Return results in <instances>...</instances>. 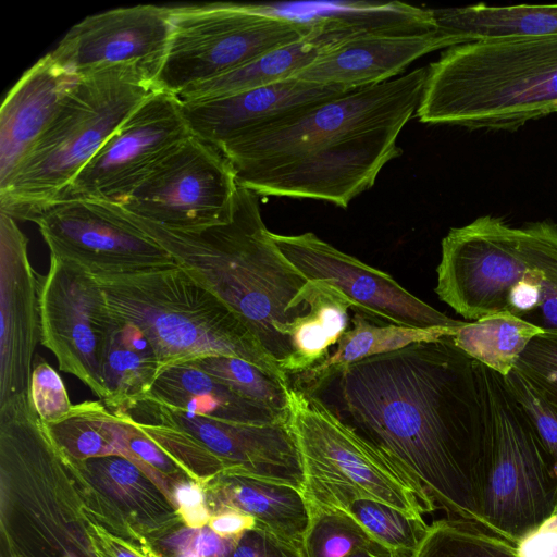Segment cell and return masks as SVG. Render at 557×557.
<instances>
[{"label": "cell", "mask_w": 557, "mask_h": 557, "mask_svg": "<svg viewBox=\"0 0 557 557\" xmlns=\"http://www.w3.org/2000/svg\"><path fill=\"white\" fill-rule=\"evenodd\" d=\"M223 496L232 510L251 516L256 528L304 548L310 509L301 491L238 475Z\"/></svg>", "instance_id": "cell-28"}, {"label": "cell", "mask_w": 557, "mask_h": 557, "mask_svg": "<svg viewBox=\"0 0 557 557\" xmlns=\"http://www.w3.org/2000/svg\"><path fill=\"white\" fill-rule=\"evenodd\" d=\"M112 318L102 366L101 401L115 413L148 395L162 367L152 344L136 325Z\"/></svg>", "instance_id": "cell-25"}, {"label": "cell", "mask_w": 557, "mask_h": 557, "mask_svg": "<svg viewBox=\"0 0 557 557\" xmlns=\"http://www.w3.org/2000/svg\"><path fill=\"white\" fill-rule=\"evenodd\" d=\"M454 46L438 29L422 35H360L325 51L295 77L354 90L393 79L420 57Z\"/></svg>", "instance_id": "cell-20"}, {"label": "cell", "mask_w": 557, "mask_h": 557, "mask_svg": "<svg viewBox=\"0 0 557 557\" xmlns=\"http://www.w3.org/2000/svg\"><path fill=\"white\" fill-rule=\"evenodd\" d=\"M27 243L15 220L0 212V408L28 394L41 341L45 276L32 267Z\"/></svg>", "instance_id": "cell-17"}, {"label": "cell", "mask_w": 557, "mask_h": 557, "mask_svg": "<svg viewBox=\"0 0 557 557\" xmlns=\"http://www.w3.org/2000/svg\"><path fill=\"white\" fill-rule=\"evenodd\" d=\"M174 499L189 528H202L210 521L209 511L203 505L202 492L196 484L178 485L174 492Z\"/></svg>", "instance_id": "cell-42"}, {"label": "cell", "mask_w": 557, "mask_h": 557, "mask_svg": "<svg viewBox=\"0 0 557 557\" xmlns=\"http://www.w3.org/2000/svg\"><path fill=\"white\" fill-rule=\"evenodd\" d=\"M515 369L557 411V334L533 337Z\"/></svg>", "instance_id": "cell-36"}, {"label": "cell", "mask_w": 557, "mask_h": 557, "mask_svg": "<svg viewBox=\"0 0 557 557\" xmlns=\"http://www.w3.org/2000/svg\"><path fill=\"white\" fill-rule=\"evenodd\" d=\"M422 123L515 131L557 114V35L471 41L428 66Z\"/></svg>", "instance_id": "cell-4"}, {"label": "cell", "mask_w": 557, "mask_h": 557, "mask_svg": "<svg viewBox=\"0 0 557 557\" xmlns=\"http://www.w3.org/2000/svg\"><path fill=\"white\" fill-rule=\"evenodd\" d=\"M28 394L35 412L45 424L62 419L73 406L61 376L46 361L33 369Z\"/></svg>", "instance_id": "cell-38"}, {"label": "cell", "mask_w": 557, "mask_h": 557, "mask_svg": "<svg viewBox=\"0 0 557 557\" xmlns=\"http://www.w3.org/2000/svg\"><path fill=\"white\" fill-rule=\"evenodd\" d=\"M299 297L308 305L307 313L275 327L293 348L280 364L287 376L305 372L330 356V347L347 331L348 310L354 309L344 293L324 281H308Z\"/></svg>", "instance_id": "cell-23"}, {"label": "cell", "mask_w": 557, "mask_h": 557, "mask_svg": "<svg viewBox=\"0 0 557 557\" xmlns=\"http://www.w3.org/2000/svg\"><path fill=\"white\" fill-rule=\"evenodd\" d=\"M351 515L389 554L411 557L429 524L382 503L360 499L343 509Z\"/></svg>", "instance_id": "cell-34"}, {"label": "cell", "mask_w": 557, "mask_h": 557, "mask_svg": "<svg viewBox=\"0 0 557 557\" xmlns=\"http://www.w3.org/2000/svg\"><path fill=\"white\" fill-rule=\"evenodd\" d=\"M148 396L205 418L245 424L288 422L272 409L247 400L191 362L164 370Z\"/></svg>", "instance_id": "cell-22"}, {"label": "cell", "mask_w": 557, "mask_h": 557, "mask_svg": "<svg viewBox=\"0 0 557 557\" xmlns=\"http://www.w3.org/2000/svg\"><path fill=\"white\" fill-rule=\"evenodd\" d=\"M35 223L50 256L71 261L94 276L176 264L170 252L114 202L59 201Z\"/></svg>", "instance_id": "cell-12"}, {"label": "cell", "mask_w": 557, "mask_h": 557, "mask_svg": "<svg viewBox=\"0 0 557 557\" xmlns=\"http://www.w3.org/2000/svg\"><path fill=\"white\" fill-rule=\"evenodd\" d=\"M117 557H136V556L128 552L121 550V552H119Z\"/></svg>", "instance_id": "cell-46"}, {"label": "cell", "mask_w": 557, "mask_h": 557, "mask_svg": "<svg viewBox=\"0 0 557 557\" xmlns=\"http://www.w3.org/2000/svg\"><path fill=\"white\" fill-rule=\"evenodd\" d=\"M95 277L110 312L148 337L162 372L209 356H230L289 384L245 323L177 264Z\"/></svg>", "instance_id": "cell-6"}, {"label": "cell", "mask_w": 557, "mask_h": 557, "mask_svg": "<svg viewBox=\"0 0 557 557\" xmlns=\"http://www.w3.org/2000/svg\"><path fill=\"white\" fill-rule=\"evenodd\" d=\"M428 67L351 90L246 132L218 147L237 183L258 196L347 208L401 154L397 138L417 112Z\"/></svg>", "instance_id": "cell-2"}, {"label": "cell", "mask_w": 557, "mask_h": 557, "mask_svg": "<svg viewBox=\"0 0 557 557\" xmlns=\"http://www.w3.org/2000/svg\"><path fill=\"white\" fill-rule=\"evenodd\" d=\"M171 30L172 8L139 4L112 9L75 24L49 55L74 74L135 63L154 81Z\"/></svg>", "instance_id": "cell-18"}, {"label": "cell", "mask_w": 557, "mask_h": 557, "mask_svg": "<svg viewBox=\"0 0 557 557\" xmlns=\"http://www.w3.org/2000/svg\"><path fill=\"white\" fill-rule=\"evenodd\" d=\"M112 314L98 280L82 267L50 256L41 289V341L59 370L76 376L100 400Z\"/></svg>", "instance_id": "cell-14"}, {"label": "cell", "mask_w": 557, "mask_h": 557, "mask_svg": "<svg viewBox=\"0 0 557 557\" xmlns=\"http://www.w3.org/2000/svg\"><path fill=\"white\" fill-rule=\"evenodd\" d=\"M237 188L225 156L191 135L117 205L164 228L197 232L231 220Z\"/></svg>", "instance_id": "cell-10"}, {"label": "cell", "mask_w": 557, "mask_h": 557, "mask_svg": "<svg viewBox=\"0 0 557 557\" xmlns=\"http://www.w3.org/2000/svg\"><path fill=\"white\" fill-rule=\"evenodd\" d=\"M46 426L57 446L78 458L120 455L121 419L101 400L75 404L65 417Z\"/></svg>", "instance_id": "cell-30"}, {"label": "cell", "mask_w": 557, "mask_h": 557, "mask_svg": "<svg viewBox=\"0 0 557 557\" xmlns=\"http://www.w3.org/2000/svg\"><path fill=\"white\" fill-rule=\"evenodd\" d=\"M106 457V471L114 483L131 486L138 481L140 469L134 462L120 455Z\"/></svg>", "instance_id": "cell-44"}, {"label": "cell", "mask_w": 557, "mask_h": 557, "mask_svg": "<svg viewBox=\"0 0 557 557\" xmlns=\"http://www.w3.org/2000/svg\"><path fill=\"white\" fill-rule=\"evenodd\" d=\"M411 557H518L516 545L482 524L443 518L429 529Z\"/></svg>", "instance_id": "cell-31"}, {"label": "cell", "mask_w": 557, "mask_h": 557, "mask_svg": "<svg viewBox=\"0 0 557 557\" xmlns=\"http://www.w3.org/2000/svg\"><path fill=\"white\" fill-rule=\"evenodd\" d=\"M191 135L181 99L158 89L86 163L60 201L89 199L120 203Z\"/></svg>", "instance_id": "cell-13"}, {"label": "cell", "mask_w": 557, "mask_h": 557, "mask_svg": "<svg viewBox=\"0 0 557 557\" xmlns=\"http://www.w3.org/2000/svg\"><path fill=\"white\" fill-rule=\"evenodd\" d=\"M437 29L456 46L498 38L557 35V4L432 9Z\"/></svg>", "instance_id": "cell-26"}, {"label": "cell", "mask_w": 557, "mask_h": 557, "mask_svg": "<svg viewBox=\"0 0 557 557\" xmlns=\"http://www.w3.org/2000/svg\"><path fill=\"white\" fill-rule=\"evenodd\" d=\"M228 557H306L301 546L253 528L239 536Z\"/></svg>", "instance_id": "cell-39"}, {"label": "cell", "mask_w": 557, "mask_h": 557, "mask_svg": "<svg viewBox=\"0 0 557 557\" xmlns=\"http://www.w3.org/2000/svg\"><path fill=\"white\" fill-rule=\"evenodd\" d=\"M555 473L557 475V461H555Z\"/></svg>", "instance_id": "cell-48"}, {"label": "cell", "mask_w": 557, "mask_h": 557, "mask_svg": "<svg viewBox=\"0 0 557 557\" xmlns=\"http://www.w3.org/2000/svg\"><path fill=\"white\" fill-rule=\"evenodd\" d=\"M182 557H199V556H197L195 554H183Z\"/></svg>", "instance_id": "cell-47"}, {"label": "cell", "mask_w": 557, "mask_h": 557, "mask_svg": "<svg viewBox=\"0 0 557 557\" xmlns=\"http://www.w3.org/2000/svg\"><path fill=\"white\" fill-rule=\"evenodd\" d=\"M258 197L238 185L231 220L197 232L168 230L126 212L180 268L224 302L280 366L293 348L275 327L307 313L299 293L309 280L272 240Z\"/></svg>", "instance_id": "cell-3"}, {"label": "cell", "mask_w": 557, "mask_h": 557, "mask_svg": "<svg viewBox=\"0 0 557 557\" xmlns=\"http://www.w3.org/2000/svg\"><path fill=\"white\" fill-rule=\"evenodd\" d=\"M310 22V21H308ZM305 38L272 50L227 74L194 85L177 97L182 101L233 95L295 77L322 53L343 40L317 24Z\"/></svg>", "instance_id": "cell-24"}, {"label": "cell", "mask_w": 557, "mask_h": 557, "mask_svg": "<svg viewBox=\"0 0 557 557\" xmlns=\"http://www.w3.org/2000/svg\"><path fill=\"white\" fill-rule=\"evenodd\" d=\"M542 333L535 325L504 311L463 322L451 339L468 356L505 376L529 342Z\"/></svg>", "instance_id": "cell-29"}, {"label": "cell", "mask_w": 557, "mask_h": 557, "mask_svg": "<svg viewBox=\"0 0 557 557\" xmlns=\"http://www.w3.org/2000/svg\"><path fill=\"white\" fill-rule=\"evenodd\" d=\"M166 545L182 554L199 557H227L235 543L224 540L212 529L188 528L166 540Z\"/></svg>", "instance_id": "cell-40"}, {"label": "cell", "mask_w": 557, "mask_h": 557, "mask_svg": "<svg viewBox=\"0 0 557 557\" xmlns=\"http://www.w3.org/2000/svg\"><path fill=\"white\" fill-rule=\"evenodd\" d=\"M485 375L493 453L483 505L484 527L516 544L557 506L555 460L504 377L487 367Z\"/></svg>", "instance_id": "cell-9"}, {"label": "cell", "mask_w": 557, "mask_h": 557, "mask_svg": "<svg viewBox=\"0 0 557 557\" xmlns=\"http://www.w3.org/2000/svg\"><path fill=\"white\" fill-rule=\"evenodd\" d=\"M515 545L518 557H557V506Z\"/></svg>", "instance_id": "cell-41"}, {"label": "cell", "mask_w": 557, "mask_h": 557, "mask_svg": "<svg viewBox=\"0 0 557 557\" xmlns=\"http://www.w3.org/2000/svg\"><path fill=\"white\" fill-rule=\"evenodd\" d=\"M528 258L537 271L540 305L530 323L557 334V225L550 221L523 225Z\"/></svg>", "instance_id": "cell-35"}, {"label": "cell", "mask_w": 557, "mask_h": 557, "mask_svg": "<svg viewBox=\"0 0 557 557\" xmlns=\"http://www.w3.org/2000/svg\"><path fill=\"white\" fill-rule=\"evenodd\" d=\"M527 271L522 226L483 215L442 239L434 290L456 313L476 321L506 311Z\"/></svg>", "instance_id": "cell-11"}, {"label": "cell", "mask_w": 557, "mask_h": 557, "mask_svg": "<svg viewBox=\"0 0 557 557\" xmlns=\"http://www.w3.org/2000/svg\"><path fill=\"white\" fill-rule=\"evenodd\" d=\"M253 528H256V521L251 516L235 510L210 519V529L222 537L240 536Z\"/></svg>", "instance_id": "cell-43"}, {"label": "cell", "mask_w": 557, "mask_h": 557, "mask_svg": "<svg viewBox=\"0 0 557 557\" xmlns=\"http://www.w3.org/2000/svg\"><path fill=\"white\" fill-rule=\"evenodd\" d=\"M351 322L352 327L341 336L335 351L313 368L288 376L289 386L308 392L350 363L397 350L417 342L454 335L461 326L414 329L387 323L377 325L358 311L354 314Z\"/></svg>", "instance_id": "cell-27"}, {"label": "cell", "mask_w": 557, "mask_h": 557, "mask_svg": "<svg viewBox=\"0 0 557 557\" xmlns=\"http://www.w3.org/2000/svg\"><path fill=\"white\" fill-rule=\"evenodd\" d=\"M349 557H382V556H377V555L371 554L369 552H359Z\"/></svg>", "instance_id": "cell-45"}, {"label": "cell", "mask_w": 557, "mask_h": 557, "mask_svg": "<svg viewBox=\"0 0 557 557\" xmlns=\"http://www.w3.org/2000/svg\"><path fill=\"white\" fill-rule=\"evenodd\" d=\"M115 414L133 422L174 424L194 435L238 475L302 492L300 454L288 422L245 424L219 421L164 405L148 395Z\"/></svg>", "instance_id": "cell-16"}, {"label": "cell", "mask_w": 557, "mask_h": 557, "mask_svg": "<svg viewBox=\"0 0 557 557\" xmlns=\"http://www.w3.org/2000/svg\"><path fill=\"white\" fill-rule=\"evenodd\" d=\"M191 363L243 398L289 418V384L271 376L255 364L230 356H209Z\"/></svg>", "instance_id": "cell-33"}, {"label": "cell", "mask_w": 557, "mask_h": 557, "mask_svg": "<svg viewBox=\"0 0 557 557\" xmlns=\"http://www.w3.org/2000/svg\"><path fill=\"white\" fill-rule=\"evenodd\" d=\"M311 30L308 21L261 12L252 4L172 7L171 36L154 83L177 96L296 42Z\"/></svg>", "instance_id": "cell-8"}, {"label": "cell", "mask_w": 557, "mask_h": 557, "mask_svg": "<svg viewBox=\"0 0 557 557\" xmlns=\"http://www.w3.org/2000/svg\"><path fill=\"white\" fill-rule=\"evenodd\" d=\"M349 91L293 77L233 95L181 101L190 133L218 148L246 132Z\"/></svg>", "instance_id": "cell-19"}, {"label": "cell", "mask_w": 557, "mask_h": 557, "mask_svg": "<svg viewBox=\"0 0 557 557\" xmlns=\"http://www.w3.org/2000/svg\"><path fill=\"white\" fill-rule=\"evenodd\" d=\"M158 89L152 75L135 63L77 74L48 128L0 191V212L36 222L60 201L117 127Z\"/></svg>", "instance_id": "cell-5"}, {"label": "cell", "mask_w": 557, "mask_h": 557, "mask_svg": "<svg viewBox=\"0 0 557 557\" xmlns=\"http://www.w3.org/2000/svg\"><path fill=\"white\" fill-rule=\"evenodd\" d=\"M288 404L308 504L345 509L367 499L416 518L432 513L406 474L319 397L288 386Z\"/></svg>", "instance_id": "cell-7"}, {"label": "cell", "mask_w": 557, "mask_h": 557, "mask_svg": "<svg viewBox=\"0 0 557 557\" xmlns=\"http://www.w3.org/2000/svg\"><path fill=\"white\" fill-rule=\"evenodd\" d=\"M305 393L383 451L431 512L484 527L493 453L485 367L451 335L356 361Z\"/></svg>", "instance_id": "cell-1"}, {"label": "cell", "mask_w": 557, "mask_h": 557, "mask_svg": "<svg viewBox=\"0 0 557 557\" xmlns=\"http://www.w3.org/2000/svg\"><path fill=\"white\" fill-rule=\"evenodd\" d=\"M308 505L310 522L304 540L306 557H349L359 552L391 557L347 511Z\"/></svg>", "instance_id": "cell-32"}, {"label": "cell", "mask_w": 557, "mask_h": 557, "mask_svg": "<svg viewBox=\"0 0 557 557\" xmlns=\"http://www.w3.org/2000/svg\"><path fill=\"white\" fill-rule=\"evenodd\" d=\"M76 78L48 53L7 94L0 109V191L44 135Z\"/></svg>", "instance_id": "cell-21"}, {"label": "cell", "mask_w": 557, "mask_h": 557, "mask_svg": "<svg viewBox=\"0 0 557 557\" xmlns=\"http://www.w3.org/2000/svg\"><path fill=\"white\" fill-rule=\"evenodd\" d=\"M503 377L506 387L524 411L541 442L557 461V411L515 368Z\"/></svg>", "instance_id": "cell-37"}, {"label": "cell", "mask_w": 557, "mask_h": 557, "mask_svg": "<svg viewBox=\"0 0 557 557\" xmlns=\"http://www.w3.org/2000/svg\"><path fill=\"white\" fill-rule=\"evenodd\" d=\"M271 238L282 255L309 281H324L344 293L354 309L374 322L414 329L458 327L454 320L400 286L389 274L372 268L311 232Z\"/></svg>", "instance_id": "cell-15"}]
</instances>
